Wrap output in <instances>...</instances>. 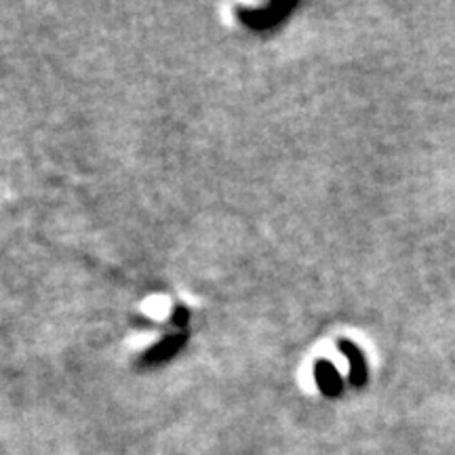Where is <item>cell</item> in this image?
Here are the masks:
<instances>
[{"instance_id":"cell-1","label":"cell","mask_w":455,"mask_h":455,"mask_svg":"<svg viewBox=\"0 0 455 455\" xmlns=\"http://www.w3.org/2000/svg\"><path fill=\"white\" fill-rule=\"evenodd\" d=\"M337 348L341 350V354L350 363V384L354 388H363L369 380V371H367V363H365L361 348L350 339H339Z\"/></svg>"},{"instance_id":"cell-2","label":"cell","mask_w":455,"mask_h":455,"mask_svg":"<svg viewBox=\"0 0 455 455\" xmlns=\"http://www.w3.org/2000/svg\"><path fill=\"white\" fill-rule=\"evenodd\" d=\"M314 377H316V384H319V388L325 396L335 398V396L341 394V390H344L341 388V377L329 361H319L314 365Z\"/></svg>"}]
</instances>
